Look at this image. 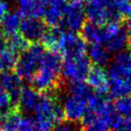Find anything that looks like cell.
<instances>
[{
  "label": "cell",
  "mask_w": 131,
  "mask_h": 131,
  "mask_svg": "<svg viewBox=\"0 0 131 131\" xmlns=\"http://www.w3.org/2000/svg\"><path fill=\"white\" fill-rule=\"evenodd\" d=\"M8 41L6 40V38L3 37H0V49L4 48L5 46H7Z\"/></svg>",
  "instance_id": "d6a6232c"
},
{
  "label": "cell",
  "mask_w": 131,
  "mask_h": 131,
  "mask_svg": "<svg viewBox=\"0 0 131 131\" xmlns=\"http://www.w3.org/2000/svg\"><path fill=\"white\" fill-rule=\"evenodd\" d=\"M114 111L118 116L131 117V97H122L116 99L113 104Z\"/></svg>",
  "instance_id": "603a6c76"
},
{
  "label": "cell",
  "mask_w": 131,
  "mask_h": 131,
  "mask_svg": "<svg viewBox=\"0 0 131 131\" xmlns=\"http://www.w3.org/2000/svg\"><path fill=\"white\" fill-rule=\"evenodd\" d=\"M82 38L85 40L86 43L94 44H102L103 43V32L102 27L95 25L92 23H87L81 29Z\"/></svg>",
  "instance_id": "44dd1931"
},
{
  "label": "cell",
  "mask_w": 131,
  "mask_h": 131,
  "mask_svg": "<svg viewBox=\"0 0 131 131\" xmlns=\"http://www.w3.org/2000/svg\"><path fill=\"white\" fill-rule=\"evenodd\" d=\"M85 17L83 0H70L66 6L61 24L69 32L76 33L85 25Z\"/></svg>",
  "instance_id": "ba28073f"
},
{
  "label": "cell",
  "mask_w": 131,
  "mask_h": 131,
  "mask_svg": "<svg viewBox=\"0 0 131 131\" xmlns=\"http://www.w3.org/2000/svg\"><path fill=\"white\" fill-rule=\"evenodd\" d=\"M0 84H1L0 85L1 87H3L9 94L11 95L15 104H16L18 102L22 90L24 89L21 78L16 73L5 72V74L1 77Z\"/></svg>",
  "instance_id": "4fadbf2b"
},
{
  "label": "cell",
  "mask_w": 131,
  "mask_h": 131,
  "mask_svg": "<svg viewBox=\"0 0 131 131\" xmlns=\"http://www.w3.org/2000/svg\"><path fill=\"white\" fill-rule=\"evenodd\" d=\"M115 114L113 104L104 100L96 112H88L82 119V128L84 131H110Z\"/></svg>",
  "instance_id": "3957f363"
},
{
  "label": "cell",
  "mask_w": 131,
  "mask_h": 131,
  "mask_svg": "<svg viewBox=\"0 0 131 131\" xmlns=\"http://www.w3.org/2000/svg\"><path fill=\"white\" fill-rule=\"evenodd\" d=\"M18 58V53L9 47L7 44V46L0 49V70L11 72L16 67Z\"/></svg>",
  "instance_id": "ffe728a7"
},
{
  "label": "cell",
  "mask_w": 131,
  "mask_h": 131,
  "mask_svg": "<svg viewBox=\"0 0 131 131\" xmlns=\"http://www.w3.org/2000/svg\"><path fill=\"white\" fill-rule=\"evenodd\" d=\"M86 80H87L88 86L95 93L101 96H104L109 92L108 74L102 67H100V66L91 67Z\"/></svg>",
  "instance_id": "7c38bea8"
},
{
  "label": "cell",
  "mask_w": 131,
  "mask_h": 131,
  "mask_svg": "<svg viewBox=\"0 0 131 131\" xmlns=\"http://www.w3.org/2000/svg\"><path fill=\"white\" fill-rule=\"evenodd\" d=\"M40 93L36 91L34 88L24 87L22 90L21 95L19 97L18 103L20 108L25 112H34L37 106V102L39 101Z\"/></svg>",
  "instance_id": "ac0fdd59"
},
{
  "label": "cell",
  "mask_w": 131,
  "mask_h": 131,
  "mask_svg": "<svg viewBox=\"0 0 131 131\" xmlns=\"http://www.w3.org/2000/svg\"><path fill=\"white\" fill-rule=\"evenodd\" d=\"M35 120L41 131H51L64 119L62 106L49 93H41L39 101L35 108Z\"/></svg>",
  "instance_id": "7a4b0ae2"
},
{
  "label": "cell",
  "mask_w": 131,
  "mask_h": 131,
  "mask_svg": "<svg viewBox=\"0 0 131 131\" xmlns=\"http://www.w3.org/2000/svg\"><path fill=\"white\" fill-rule=\"evenodd\" d=\"M103 46L109 54H119L128 45V34L118 21H109L102 26Z\"/></svg>",
  "instance_id": "5b68a950"
},
{
  "label": "cell",
  "mask_w": 131,
  "mask_h": 131,
  "mask_svg": "<svg viewBox=\"0 0 131 131\" xmlns=\"http://www.w3.org/2000/svg\"><path fill=\"white\" fill-rule=\"evenodd\" d=\"M65 33L66 32L59 29L58 27H54L51 30H47L41 39L43 43L42 46L48 48L50 52H55L60 55Z\"/></svg>",
  "instance_id": "e0dca14e"
},
{
  "label": "cell",
  "mask_w": 131,
  "mask_h": 131,
  "mask_svg": "<svg viewBox=\"0 0 131 131\" xmlns=\"http://www.w3.org/2000/svg\"><path fill=\"white\" fill-rule=\"evenodd\" d=\"M85 15L89 23L101 27L109 21L120 22L122 18L113 9L110 0H89L85 6Z\"/></svg>",
  "instance_id": "8992f818"
},
{
  "label": "cell",
  "mask_w": 131,
  "mask_h": 131,
  "mask_svg": "<svg viewBox=\"0 0 131 131\" xmlns=\"http://www.w3.org/2000/svg\"><path fill=\"white\" fill-rule=\"evenodd\" d=\"M20 15L18 13H8L7 15L1 19V30L7 37H12L15 34L20 28Z\"/></svg>",
  "instance_id": "7402d4cb"
},
{
  "label": "cell",
  "mask_w": 131,
  "mask_h": 131,
  "mask_svg": "<svg viewBox=\"0 0 131 131\" xmlns=\"http://www.w3.org/2000/svg\"><path fill=\"white\" fill-rule=\"evenodd\" d=\"M19 31L21 36L28 41L37 42L41 40L47 32L45 22L38 18H23L20 23Z\"/></svg>",
  "instance_id": "8fae6325"
},
{
  "label": "cell",
  "mask_w": 131,
  "mask_h": 131,
  "mask_svg": "<svg viewBox=\"0 0 131 131\" xmlns=\"http://www.w3.org/2000/svg\"><path fill=\"white\" fill-rule=\"evenodd\" d=\"M128 44H129V46L131 47V36H130V37L128 38Z\"/></svg>",
  "instance_id": "836d02e7"
},
{
  "label": "cell",
  "mask_w": 131,
  "mask_h": 131,
  "mask_svg": "<svg viewBox=\"0 0 131 131\" xmlns=\"http://www.w3.org/2000/svg\"><path fill=\"white\" fill-rule=\"evenodd\" d=\"M15 1H16V2H18V1H19V0H15Z\"/></svg>",
  "instance_id": "8d00e7d4"
},
{
  "label": "cell",
  "mask_w": 131,
  "mask_h": 131,
  "mask_svg": "<svg viewBox=\"0 0 131 131\" xmlns=\"http://www.w3.org/2000/svg\"><path fill=\"white\" fill-rule=\"evenodd\" d=\"M8 41V46L11 47L13 50L15 52H24L26 51L29 47V41L26 39L25 37H23L19 34H15L14 36L9 37Z\"/></svg>",
  "instance_id": "484cf974"
},
{
  "label": "cell",
  "mask_w": 131,
  "mask_h": 131,
  "mask_svg": "<svg viewBox=\"0 0 131 131\" xmlns=\"http://www.w3.org/2000/svg\"><path fill=\"white\" fill-rule=\"evenodd\" d=\"M44 54L45 50L42 45L37 43L30 45L28 49L23 52L22 56L18 58L15 67L16 74L22 80L32 81L34 76L39 68Z\"/></svg>",
  "instance_id": "277c9868"
},
{
  "label": "cell",
  "mask_w": 131,
  "mask_h": 131,
  "mask_svg": "<svg viewBox=\"0 0 131 131\" xmlns=\"http://www.w3.org/2000/svg\"><path fill=\"white\" fill-rule=\"evenodd\" d=\"M125 30H126L127 34H129L131 36V15L128 16L127 20H126V23H125Z\"/></svg>",
  "instance_id": "1f68e13d"
},
{
  "label": "cell",
  "mask_w": 131,
  "mask_h": 131,
  "mask_svg": "<svg viewBox=\"0 0 131 131\" xmlns=\"http://www.w3.org/2000/svg\"><path fill=\"white\" fill-rule=\"evenodd\" d=\"M62 109L64 116L70 122L76 123L78 121H82L88 113L87 99L69 94L63 101Z\"/></svg>",
  "instance_id": "9c48e42d"
},
{
  "label": "cell",
  "mask_w": 131,
  "mask_h": 131,
  "mask_svg": "<svg viewBox=\"0 0 131 131\" xmlns=\"http://www.w3.org/2000/svg\"><path fill=\"white\" fill-rule=\"evenodd\" d=\"M91 69V62L88 57L65 58L62 63V77L70 83L80 82L86 80Z\"/></svg>",
  "instance_id": "52a82bcc"
},
{
  "label": "cell",
  "mask_w": 131,
  "mask_h": 131,
  "mask_svg": "<svg viewBox=\"0 0 131 131\" xmlns=\"http://www.w3.org/2000/svg\"><path fill=\"white\" fill-rule=\"evenodd\" d=\"M92 93H93L92 89L88 86L87 83H84L83 81L73 82L69 85V94L74 96L88 99Z\"/></svg>",
  "instance_id": "d4e9b609"
},
{
  "label": "cell",
  "mask_w": 131,
  "mask_h": 131,
  "mask_svg": "<svg viewBox=\"0 0 131 131\" xmlns=\"http://www.w3.org/2000/svg\"><path fill=\"white\" fill-rule=\"evenodd\" d=\"M108 74L131 77V52L123 51L117 54L113 63L108 69Z\"/></svg>",
  "instance_id": "2e32d148"
},
{
  "label": "cell",
  "mask_w": 131,
  "mask_h": 131,
  "mask_svg": "<svg viewBox=\"0 0 131 131\" xmlns=\"http://www.w3.org/2000/svg\"><path fill=\"white\" fill-rule=\"evenodd\" d=\"M8 13H10L9 3L5 0H0V19L3 18Z\"/></svg>",
  "instance_id": "f546056e"
},
{
  "label": "cell",
  "mask_w": 131,
  "mask_h": 131,
  "mask_svg": "<svg viewBox=\"0 0 131 131\" xmlns=\"http://www.w3.org/2000/svg\"><path fill=\"white\" fill-rule=\"evenodd\" d=\"M83 1H84V0H83ZM86 1H89V0H86Z\"/></svg>",
  "instance_id": "74e56055"
},
{
  "label": "cell",
  "mask_w": 131,
  "mask_h": 131,
  "mask_svg": "<svg viewBox=\"0 0 131 131\" xmlns=\"http://www.w3.org/2000/svg\"><path fill=\"white\" fill-rule=\"evenodd\" d=\"M110 2L121 17L131 15V0H110Z\"/></svg>",
  "instance_id": "4316f807"
},
{
  "label": "cell",
  "mask_w": 131,
  "mask_h": 131,
  "mask_svg": "<svg viewBox=\"0 0 131 131\" xmlns=\"http://www.w3.org/2000/svg\"><path fill=\"white\" fill-rule=\"evenodd\" d=\"M34 1L37 3V5L38 7L41 8L44 12H46V10L49 7V5H50L52 0H34Z\"/></svg>",
  "instance_id": "4dcf8cb0"
},
{
  "label": "cell",
  "mask_w": 131,
  "mask_h": 131,
  "mask_svg": "<svg viewBox=\"0 0 131 131\" xmlns=\"http://www.w3.org/2000/svg\"><path fill=\"white\" fill-rule=\"evenodd\" d=\"M15 102L9 94L3 87L0 86V116L6 115L8 113L14 111Z\"/></svg>",
  "instance_id": "cb8c5ba5"
},
{
  "label": "cell",
  "mask_w": 131,
  "mask_h": 131,
  "mask_svg": "<svg viewBox=\"0 0 131 131\" xmlns=\"http://www.w3.org/2000/svg\"><path fill=\"white\" fill-rule=\"evenodd\" d=\"M87 53L88 58H89L90 62L94 63L96 66L102 67L109 62L110 54L102 44L91 45L88 48Z\"/></svg>",
  "instance_id": "d6986e66"
},
{
  "label": "cell",
  "mask_w": 131,
  "mask_h": 131,
  "mask_svg": "<svg viewBox=\"0 0 131 131\" xmlns=\"http://www.w3.org/2000/svg\"><path fill=\"white\" fill-rule=\"evenodd\" d=\"M54 131H80V127L74 122L62 121L56 125Z\"/></svg>",
  "instance_id": "f1b7e54d"
},
{
  "label": "cell",
  "mask_w": 131,
  "mask_h": 131,
  "mask_svg": "<svg viewBox=\"0 0 131 131\" xmlns=\"http://www.w3.org/2000/svg\"><path fill=\"white\" fill-rule=\"evenodd\" d=\"M1 77H2V75H1V70H0V80H1Z\"/></svg>",
  "instance_id": "e575fe53"
},
{
  "label": "cell",
  "mask_w": 131,
  "mask_h": 131,
  "mask_svg": "<svg viewBox=\"0 0 131 131\" xmlns=\"http://www.w3.org/2000/svg\"><path fill=\"white\" fill-rule=\"evenodd\" d=\"M61 56L55 52H45L39 68L32 82L37 90L47 93L58 85L62 69Z\"/></svg>",
  "instance_id": "6da1fadb"
},
{
  "label": "cell",
  "mask_w": 131,
  "mask_h": 131,
  "mask_svg": "<svg viewBox=\"0 0 131 131\" xmlns=\"http://www.w3.org/2000/svg\"><path fill=\"white\" fill-rule=\"evenodd\" d=\"M114 131H131V117H121L116 115L113 121Z\"/></svg>",
  "instance_id": "83f0119b"
},
{
  "label": "cell",
  "mask_w": 131,
  "mask_h": 131,
  "mask_svg": "<svg viewBox=\"0 0 131 131\" xmlns=\"http://www.w3.org/2000/svg\"><path fill=\"white\" fill-rule=\"evenodd\" d=\"M0 30H1V22H0Z\"/></svg>",
  "instance_id": "d590c367"
},
{
  "label": "cell",
  "mask_w": 131,
  "mask_h": 131,
  "mask_svg": "<svg viewBox=\"0 0 131 131\" xmlns=\"http://www.w3.org/2000/svg\"><path fill=\"white\" fill-rule=\"evenodd\" d=\"M87 50V43L82 37H80L76 33L66 32L60 56H64L65 58H80L86 55Z\"/></svg>",
  "instance_id": "30bf717a"
},
{
  "label": "cell",
  "mask_w": 131,
  "mask_h": 131,
  "mask_svg": "<svg viewBox=\"0 0 131 131\" xmlns=\"http://www.w3.org/2000/svg\"><path fill=\"white\" fill-rule=\"evenodd\" d=\"M108 74V73H107ZM109 92L114 98L126 97L131 94V77L108 74Z\"/></svg>",
  "instance_id": "9a60e30c"
},
{
  "label": "cell",
  "mask_w": 131,
  "mask_h": 131,
  "mask_svg": "<svg viewBox=\"0 0 131 131\" xmlns=\"http://www.w3.org/2000/svg\"><path fill=\"white\" fill-rule=\"evenodd\" d=\"M68 2L67 0H52L44 14L45 24L51 26L52 28L58 27L59 24H61Z\"/></svg>",
  "instance_id": "5bb4252c"
}]
</instances>
